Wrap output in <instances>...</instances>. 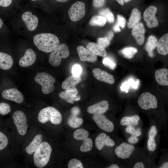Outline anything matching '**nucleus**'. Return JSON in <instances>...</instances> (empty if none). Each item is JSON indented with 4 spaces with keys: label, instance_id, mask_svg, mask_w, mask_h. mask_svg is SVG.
Here are the masks:
<instances>
[{
    "label": "nucleus",
    "instance_id": "obj_56",
    "mask_svg": "<svg viewBox=\"0 0 168 168\" xmlns=\"http://www.w3.org/2000/svg\"><path fill=\"white\" fill-rule=\"evenodd\" d=\"M120 5H124V0H115Z\"/></svg>",
    "mask_w": 168,
    "mask_h": 168
},
{
    "label": "nucleus",
    "instance_id": "obj_59",
    "mask_svg": "<svg viewBox=\"0 0 168 168\" xmlns=\"http://www.w3.org/2000/svg\"><path fill=\"white\" fill-rule=\"evenodd\" d=\"M131 0H124V2L125 3L128 2Z\"/></svg>",
    "mask_w": 168,
    "mask_h": 168
},
{
    "label": "nucleus",
    "instance_id": "obj_41",
    "mask_svg": "<svg viewBox=\"0 0 168 168\" xmlns=\"http://www.w3.org/2000/svg\"><path fill=\"white\" fill-rule=\"evenodd\" d=\"M8 140L6 136L1 132H0V150H2L7 146Z\"/></svg>",
    "mask_w": 168,
    "mask_h": 168
},
{
    "label": "nucleus",
    "instance_id": "obj_54",
    "mask_svg": "<svg viewBox=\"0 0 168 168\" xmlns=\"http://www.w3.org/2000/svg\"><path fill=\"white\" fill-rule=\"evenodd\" d=\"M160 168H168V162L164 163Z\"/></svg>",
    "mask_w": 168,
    "mask_h": 168
},
{
    "label": "nucleus",
    "instance_id": "obj_31",
    "mask_svg": "<svg viewBox=\"0 0 168 168\" xmlns=\"http://www.w3.org/2000/svg\"><path fill=\"white\" fill-rule=\"evenodd\" d=\"M107 21L106 18L101 16H95L91 19L89 24L92 26H104Z\"/></svg>",
    "mask_w": 168,
    "mask_h": 168
},
{
    "label": "nucleus",
    "instance_id": "obj_37",
    "mask_svg": "<svg viewBox=\"0 0 168 168\" xmlns=\"http://www.w3.org/2000/svg\"><path fill=\"white\" fill-rule=\"evenodd\" d=\"M102 63L104 66L111 70H114L116 66V63L114 59L109 57L104 58Z\"/></svg>",
    "mask_w": 168,
    "mask_h": 168
},
{
    "label": "nucleus",
    "instance_id": "obj_5",
    "mask_svg": "<svg viewBox=\"0 0 168 168\" xmlns=\"http://www.w3.org/2000/svg\"><path fill=\"white\" fill-rule=\"evenodd\" d=\"M70 54L67 46L64 44L59 45L50 53L49 61L52 66L56 67L60 63L62 58H66Z\"/></svg>",
    "mask_w": 168,
    "mask_h": 168
},
{
    "label": "nucleus",
    "instance_id": "obj_13",
    "mask_svg": "<svg viewBox=\"0 0 168 168\" xmlns=\"http://www.w3.org/2000/svg\"><path fill=\"white\" fill-rule=\"evenodd\" d=\"M22 19L27 29L30 31L35 30L38 24L37 17L29 11L24 12L22 15Z\"/></svg>",
    "mask_w": 168,
    "mask_h": 168
},
{
    "label": "nucleus",
    "instance_id": "obj_30",
    "mask_svg": "<svg viewBox=\"0 0 168 168\" xmlns=\"http://www.w3.org/2000/svg\"><path fill=\"white\" fill-rule=\"evenodd\" d=\"M139 81H135L133 79H129L122 83L120 87L121 90L126 93L128 92L130 88L132 87L133 89H136L138 87Z\"/></svg>",
    "mask_w": 168,
    "mask_h": 168
},
{
    "label": "nucleus",
    "instance_id": "obj_14",
    "mask_svg": "<svg viewBox=\"0 0 168 168\" xmlns=\"http://www.w3.org/2000/svg\"><path fill=\"white\" fill-rule=\"evenodd\" d=\"M36 54L33 50L28 48L25 51L24 55L20 59L19 65L22 67H27L32 65L35 62Z\"/></svg>",
    "mask_w": 168,
    "mask_h": 168
},
{
    "label": "nucleus",
    "instance_id": "obj_20",
    "mask_svg": "<svg viewBox=\"0 0 168 168\" xmlns=\"http://www.w3.org/2000/svg\"><path fill=\"white\" fill-rule=\"evenodd\" d=\"M145 29L143 24L139 23L133 28L132 33L137 44L139 45L142 44L144 41Z\"/></svg>",
    "mask_w": 168,
    "mask_h": 168
},
{
    "label": "nucleus",
    "instance_id": "obj_21",
    "mask_svg": "<svg viewBox=\"0 0 168 168\" xmlns=\"http://www.w3.org/2000/svg\"><path fill=\"white\" fill-rule=\"evenodd\" d=\"M155 78L160 85L168 87V69L162 68L156 70L155 73Z\"/></svg>",
    "mask_w": 168,
    "mask_h": 168
},
{
    "label": "nucleus",
    "instance_id": "obj_6",
    "mask_svg": "<svg viewBox=\"0 0 168 168\" xmlns=\"http://www.w3.org/2000/svg\"><path fill=\"white\" fill-rule=\"evenodd\" d=\"M138 103L139 106L144 110L156 109L158 106V101L156 96L148 92L141 94L138 100Z\"/></svg>",
    "mask_w": 168,
    "mask_h": 168
},
{
    "label": "nucleus",
    "instance_id": "obj_7",
    "mask_svg": "<svg viewBox=\"0 0 168 168\" xmlns=\"http://www.w3.org/2000/svg\"><path fill=\"white\" fill-rule=\"evenodd\" d=\"M12 118L18 133L22 136L25 135L28 126L26 117L24 113L21 111H16L13 113Z\"/></svg>",
    "mask_w": 168,
    "mask_h": 168
},
{
    "label": "nucleus",
    "instance_id": "obj_44",
    "mask_svg": "<svg viewBox=\"0 0 168 168\" xmlns=\"http://www.w3.org/2000/svg\"><path fill=\"white\" fill-rule=\"evenodd\" d=\"M98 44L103 47H107L110 44V40L107 37L100 38L97 40Z\"/></svg>",
    "mask_w": 168,
    "mask_h": 168
},
{
    "label": "nucleus",
    "instance_id": "obj_11",
    "mask_svg": "<svg viewBox=\"0 0 168 168\" xmlns=\"http://www.w3.org/2000/svg\"><path fill=\"white\" fill-rule=\"evenodd\" d=\"M2 96L5 99L14 101L17 103H21L24 100L22 94L18 89L11 88L4 90Z\"/></svg>",
    "mask_w": 168,
    "mask_h": 168
},
{
    "label": "nucleus",
    "instance_id": "obj_28",
    "mask_svg": "<svg viewBox=\"0 0 168 168\" xmlns=\"http://www.w3.org/2000/svg\"><path fill=\"white\" fill-rule=\"evenodd\" d=\"M78 92L72 90H67L61 91L59 94V97L61 99L71 104L74 103V100L78 98L77 95Z\"/></svg>",
    "mask_w": 168,
    "mask_h": 168
},
{
    "label": "nucleus",
    "instance_id": "obj_43",
    "mask_svg": "<svg viewBox=\"0 0 168 168\" xmlns=\"http://www.w3.org/2000/svg\"><path fill=\"white\" fill-rule=\"evenodd\" d=\"M156 144L154 138L149 137L147 141V147L148 150L151 152L154 151L156 148Z\"/></svg>",
    "mask_w": 168,
    "mask_h": 168
},
{
    "label": "nucleus",
    "instance_id": "obj_15",
    "mask_svg": "<svg viewBox=\"0 0 168 168\" xmlns=\"http://www.w3.org/2000/svg\"><path fill=\"white\" fill-rule=\"evenodd\" d=\"M95 146L97 149L100 150L104 145L113 147L115 144L114 141L110 137L105 133L99 134L95 140Z\"/></svg>",
    "mask_w": 168,
    "mask_h": 168
},
{
    "label": "nucleus",
    "instance_id": "obj_12",
    "mask_svg": "<svg viewBox=\"0 0 168 168\" xmlns=\"http://www.w3.org/2000/svg\"><path fill=\"white\" fill-rule=\"evenodd\" d=\"M134 149L133 146L124 142L116 148L114 152L118 158L125 159L130 156Z\"/></svg>",
    "mask_w": 168,
    "mask_h": 168
},
{
    "label": "nucleus",
    "instance_id": "obj_57",
    "mask_svg": "<svg viewBox=\"0 0 168 168\" xmlns=\"http://www.w3.org/2000/svg\"><path fill=\"white\" fill-rule=\"evenodd\" d=\"M57 1V2H64L67 1L68 0H55Z\"/></svg>",
    "mask_w": 168,
    "mask_h": 168
},
{
    "label": "nucleus",
    "instance_id": "obj_60",
    "mask_svg": "<svg viewBox=\"0 0 168 168\" xmlns=\"http://www.w3.org/2000/svg\"><path fill=\"white\" fill-rule=\"evenodd\" d=\"M31 0L33 1H35L36 0Z\"/></svg>",
    "mask_w": 168,
    "mask_h": 168
},
{
    "label": "nucleus",
    "instance_id": "obj_27",
    "mask_svg": "<svg viewBox=\"0 0 168 168\" xmlns=\"http://www.w3.org/2000/svg\"><path fill=\"white\" fill-rule=\"evenodd\" d=\"M158 42L157 39L155 36L151 35L149 37L145 44V49L149 57L154 56L153 50L157 48Z\"/></svg>",
    "mask_w": 168,
    "mask_h": 168
},
{
    "label": "nucleus",
    "instance_id": "obj_48",
    "mask_svg": "<svg viewBox=\"0 0 168 168\" xmlns=\"http://www.w3.org/2000/svg\"><path fill=\"white\" fill-rule=\"evenodd\" d=\"M12 0H0V6L3 7L9 6Z\"/></svg>",
    "mask_w": 168,
    "mask_h": 168
},
{
    "label": "nucleus",
    "instance_id": "obj_18",
    "mask_svg": "<svg viewBox=\"0 0 168 168\" xmlns=\"http://www.w3.org/2000/svg\"><path fill=\"white\" fill-rule=\"evenodd\" d=\"M107 100H103L89 106L87 111L91 114H103L109 109Z\"/></svg>",
    "mask_w": 168,
    "mask_h": 168
},
{
    "label": "nucleus",
    "instance_id": "obj_34",
    "mask_svg": "<svg viewBox=\"0 0 168 168\" xmlns=\"http://www.w3.org/2000/svg\"><path fill=\"white\" fill-rule=\"evenodd\" d=\"M89 136V133L86 130L83 128H79L76 130L74 133V138L78 140H84Z\"/></svg>",
    "mask_w": 168,
    "mask_h": 168
},
{
    "label": "nucleus",
    "instance_id": "obj_32",
    "mask_svg": "<svg viewBox=\"0 0 168 168\" xmlns=\"http://www.w3.org/2000/svg\"><path fill=\"white\" fill-rule=\"evenodd\" d=\"M137 52L136 48L131 47H125L121 51L124 57L129 59L133 58Z\"/></svg>",
    "mask_w": 168,
    "mask_h": 168
},
{
    "label": "nucleus",
    "instance_id": "obj_8",
    "mask_svg": "<svg viewBox=\"0 0 168 168\" xmlns=\"http://www.w3.org/2000/svg\"><path fill=\"white\" fill-rule=\"evenodd\" d=\"M86 13L85 6L82 2L78 1L74 3L68 11L70 20L73 21H78L82 18Z\"/></svg>",
    "mask_w": 168,
    "mask_h": 168
},
{
    "label": "nucleus",
    "instance_id": "obj_51",
    "mask_svg": "<svg viewBox=\"0 0 168 168\" xmlns=\"http://www.w3.org/2000/svg\"><path fill=\"white\" fill-rule=\"evenodd\" d=\"M144 167V164L141 162H137L133 166L134 168H143Z\"/></svg>",
    "mask_w": 168,
    "mask_h": 168
},
{
    "label": "nucleus",
    "instance_id": "obj_52",
    "mask_svg": "<svg viewBox=\"0 0 168 168\" xmlns=\"http://www.w3.org/2000/svg\"><path fill=\"white\" fill-rule=\"evenodd\" d=\"M113 30L115 32H120L121 30L119 27L116 24H115L114 26Z\"/></svg>",
    "mask_w": 168,
    "mask_h": 168
},
{
    "label": "nucleus",
    "instance_id": "obj_24",
    "mask_svg": "<svg viewBox=\"0 0 168 168\" xmlns=\"http://www.w3.org/2000/svg\"><path fill=\"white\" fill-rule=\"evenodd\" d=\"M141 18V13L137 8H133L132 10L131 15L127 24L128 28L133 29L138 24Z\"/></svg>",
    "mask_w": 168,
    "mask_h": 168
},
{
    "label": "nucleus",
    "instance_id": "obj_25",
    "mask_svg": "<svg viewBox=\"0 0 168 168\" xmlns=\"http://www.w3.org/2000/svg\"><path fill=\"white\" fill-rule=\"evenodd\" d=\"M87 49L95 55L105 57L107 52L104 48L99 44L94 43H89L86 46Z\"/></svg>",
    "mask_w": 168,
    "mask_h": 168
},
{
    "label": "nucleus",
    "instance_id": "obj_1",
    "mask_svg": "<svg viewBox=\"0 0 168 168\" xmlns=\"http://www.w3.org/2000/svg\"><path fill=\"white\" fill-rule=\"evenodd\" d=\"M33 40L34 44L39 50L47 53L52 52L59 44L58 37L50 33L37 34L34 36Z\"/></svg>",
    "mask_w": 168,
    "mask_h": 168
},
{
    "label": "nucleus",
    "instance_id": "obj_19",
    "mask_svg": "<svg viewBox=\"0 0 168 168\" xmlns=\"http://www.w3.org/2000/svg\"><path fill=\"white\" fill-rule=\"evenodd\" d=\"M157 49L161 56H168V32L163 35L158 40Z\"/></svg>",
    "mask_w": 168,
    "mask_h": 168
},
{
    "label": "nucleus",
    "instance_id": "obj_2",
    "mask_svg": "<svg viewBox=\"0 0 168 168\" xmlns=\"http://www.w3.org/2000/svg\"><path fill=\"white\" fill-rule=\"evenodd\" d=\"M52 150V148L48 142H42L33 155L34 162L35 166L39 168L44 167L49 160Z\"/></svg>",
    "mask_w": 168,
    "mask_h": 168
},
{
    "label": "nucleus",
    "instance_id": "obj_47",
    "mask_svg": "<svg viewBox=\"0 0 168 168\" xmlns=\"http://www.w3.org/2000/svg\"><path fill=\"white\" fill-rule=\"evenodd\" d=\"M157 133V131L156 127L155 126H152L149 131V137H152L155 138Z\"/></svg>",
    "mask_w": 168,
    "mask_h": 168
},
{
    "label": "nucleus",
    "instance_id": "obj_23",
    "mask_svg": "<svg viewBox=\"0 0 168 168\" xmlns=\"http://www.w3.org/2000/svg\"><path fill=\"white\" fill-rule=\"evenodd\" d=\"M13 60L12 57L5 53H0V68L7 70L10 69L13 64Z\"/></svg>",
    "mask_w": 168,
    "mask_h": 168
},
{
    "label": "nucleus",
    "instance_id": "obj_42",
    "mask_svg": "<svg viewBox=\"0 0 168 168\" xmlns=\"http://www.w3.org/2000/svg\"><path fill=\"white\" fill-rule=\"evenodd\" d=\"M82 71L81 66L78 64L73 65L72 68L71 72L72 75L75 76H80Z\"/></svg>",
    "mask_w": 168,
    "mask_h": 168
},
{
    "label": "nucleus",
    "instance_id": "obj_55",
    "mask_svg": "<svg viewBox=\"0 0 168 168\" xmlns=\"http://www.w3.org/2000/svg\"><path fill=\"white\" fill-rule=\"evenodd\" d=\"M119 166L116 164H112L110 165L109 167H108V168H119Z\"/></svg>",
    "mask_w": 168,
    "mask_h": 168
},
{
    "label": "nucleus",
    "instance_id": "obj_50",
    "mask_svg": "<svg viewBox=\"0 0 168 168\" xmlns=\"http://www.w3.org/2000/svg\"><path fill=\"white\" fill-rule=\"evenodd\" d=\"M79 109L76 107H73L71 110V112L72 115L76 116L79 112Z\"/></svg>",
    "mask_w": 168,
    "mask_h": 168
},
{
    "label": "nucleus",
    "instance_id": "obj_46",
    "mask_svg": "<svg viewBox=\"0 0 168 168\" xmlns=\"http://www.w3.org/2000/svg\"><path fill=\"white\" fill-rule=\"evenodd\" d=\"M105 2V0H93V6L96 7H100L103 6Z\"/></svg>",
    "mask_w": 168,
    "mask_h": 168
},
{
    "label": "nucleus",
    "instance_id": "obj_22",
    "mask_svg": "<svg viewBox=\"0 0 168 168\" xmlns=\"http://www.w3.org/2000/svg\"><path fill=\"white\" fill-rule=\"evenodd\" d=\"M81 80V78L80 76L76 77L73 75L69 76L63 82L62 84V87L65 90L77 91L76 86Z\"/></svg>",
    "mask_w": 168,
    "mask_h": 168
},
{
    "label": "nucleus",
    "instance_id": "obj_33",
    "mask_svg": "<svg viewBox=\"0 0 168 168\" xmlns=\"http://www.w3.org/2000/svg\"><path fill=\"white\" fill-rule=\"evenodd\" d=\"M82 119L72 115L68 120V124L72 128H77L79 127L83 123Z\"/></svg>",
    "mask_w": 168,
    "mask_h": 168
},
{
    "label": "nucleus",
    "instance_id": "obj_16",
    "mask_svg": "<svg viewBox=\"0 0 168 168\" xmlns=\"http://www.w3.org/2000/svg\"><path fill=\"white\" fill-rule=\"evenodd\" d=\"M92 73L94 76L98 80L111 84L114 82V79L112 75L99 68H94Z\"/></svg>",
    "mask_w": 168,
    "mask_h": 168
},
{
    "label": "nucleus",
    "instance_id": "obj_29",
    "mask_svg": "<svg viewBox=\"0 0 168 168\" xmlns=\"http://www.w3.org/2000/svg\"><path fill=\"white\" fill-rule=\"evenodd\" d=\"M139 119V116L137 115L131 116H126L121 119L120 124L122 126H135L138 124Z\"/></svg>",
    "mask_w": 168,
    "mask_h": 168
},
{
    "label": "nucleus",
    "instance_id": "obj_38",
    "mask_svg": "<svg viewBox=\"0 0 168 168\" xmlns=\"http://www.w3.org/2000/svg\"><path fill=\"white\" fill-rule=\"evenodd\" d=\"M68 168H83L82 162L77 159H72L70 160L68 165Z\"/></svg>",
    "mask_w": 168,
    "mask_h": 168
},
{
    "label": "nucleus",
    "instance_id": "obj_58",
    "mask_svg": "<svg viewBox=\"0 0 168 168\" xmlns=\"http://www.w3.org/2000/svg\"><path fill=\"white\" fill-rule=\"evenodd\" d=\"M3 22L1 18L0 19V28H1L2 26Z\"/></svg>",
    "mask_w": 168,
    "mask_h": 168
},
{
    "label": "nucleus",
    "instance_id": "obj_40",
    "mask_svg": "<svg viewBox=\"0 0 168 168\" xmlns=\"http://www.w3.org/2000/svg\"><path fill=\"white\" fill-rule=\"evenodd\" d=\"M11 111L10 105L7 103L1 102L0 103V113L2 115L7 114Z\"/></svg>",
    "mask_w": 168,
    "mask_h": 168
},
{
    "label": "nucleus",
    "instance_id": "obj_17",
    "mask_svg": "<svg viewBox=\"0 0 168 168\" xmlns=\"http://www.w3.org/2000/svg\"><path fill=\"white\" fill-rule=\"evenodd\" d=\"M77 50L79 58L82 61L94 63L97 60L95 55L82 46H78Z\"/></svg>",
    "mask_w": 168,
    "mask_h": 168
},
{
    "label": "nucleus",
    "instance_id": "obj_53",
    "mask_svg": "<svg viewBox=\"0 0 168 168\" xmlns=\"http://www.w3.org/2000/svg\"><path fill=\"white\" fill-rule=\"evenodd\" d=\"M113 35L114 34L113 32L112 31H110L107 37L110 41L112 39Z\"/></svg>",
    "mask_w": 168,
    "mask_h": 168
},
{
    "label": "nucleus",
    "instance_id": "obj_39",
    "mask_svg": "<svg viewBox=\"0 0 168 168\" xmlns=\"http://www.w3.org/2000/svg\"><path fill=\"white\" fill-rule=\"evenodd\" d=\"M126 132L131 134L132 136L138 137L141 134V129L139 128L135 129L132 126L128 125L126 128Z\"/></svg>",
    "mask_w": 168,
    "mask_h": 168
},
{
    "label": "nucleus",
    "instance_id": "obj_45",
    "mask_svg": "<svg viewBox=\"0 0 168 168\" xmlns=\"http://www.w3.org/2000/svg\"><path fill=\"white\" fill-rule=\"evenodd\" d=\"M117 25L119 27H121L122 28H124L126 24V20L122 16L120 15H117Z\"/></svg>",
    "mask_w": 168,
    "mask_h": 168
},
{
    "label": "nucleus",
    "instance_id": "obj_10",
    "mask_svg": "<svg viewBox=\"0 0 168 168\" xmlns=\"http://www.w3.org/2000/svg\"><path fill=\"white\" fill-rule=\"evenodd\" d=\"M92 118L102 130L108 132H111L113 130L114 126L113 123L102 114H94Z\"/></svg>",
    "mask_w": 168,
    "mask_h": 168
},
{
    "label": "nucleus",
    "instance_id": "obj_26",
    "mask_svg": "<svg viewBox=\"0 0 168 168\" xmlns=\"http://www.w3.org/2000/svg\"><path fill=\"white\" fill-rule=\"evenodd\" d=\"M42 136L41 134L36 135L32 141L25 149L26 152L29 155L32 154L37 149L41 143Z\"/></svg>",
    "mask_w": 168,
    "mask_h": 168
},
{
    "label": "nucleus",
    "instance_id": "obj_36",
    "mask_svg": "<svg viewBox=\"0 0 168 168\" xmlns=\"http://www.w3.org/2000/svg\"><path fill=\"white\" fill-rule=\"evenodd\" d=\"M99 14L101 16L105 17L109 22L112 23L114 22V15L109 9L106 8L101 10L99 12Z\"/></svg>",
    "mask_w": 168,
    "mask_h": 168
},
{
    "label": "nucleus",
    "instance_id": "obj_35",
    "mask_svg": "<svg viewBox=\"0 0 168 168\" xmlns=\"http://www.w3.org/2000/svg\"><path fill=\"white\" fill-rule=\"evenodd\" d=\"M93 141L90 138H87L83 140V143L80 147V150L82 152L90 151L92 149L93 146Z\"/></svg>",
    "mask_w": 168,
    "mask_h": 168
},
{
    "label": "nucleus",
    "instance_id": "obj_49",
    "mask_svg": "<svg viewBox=\"0 0 168 168\" xmlns=\"http://www.w3.org/2000/svg\"><path fill=\"white\" fill-rule=\"evenodd\" d=\"M128 141L130 143L134 144L137 143L138 141V139L137 137L132 136L128 139Z\"/></svg>",
    "mask_w": 168,
    "mask_h": 168
},
{
    "label": "nucleus",
    "instance_id": "obj_4",
    "mask_svg": "<svg viewBox=\"0 0 168 168\" xmlns=\"http://www.w3.org/2000/svg\"><path fill=\"white\" fill-rule=\"evenodd\" d=\"M34 79L36 82L41 85L43 94H48L54 91V84L55 79L51 75L46 72H38Z\"/></svg>",
    "mask_w": 168,
    "mask_h": 168
},
{
    "label": "nucleus",
    "instance_id": "obj_9",
    "mask_svg": "<svg viewBox=\"0 0 168 168\" xmlns=\"http://www.w3.org/2000/svg\"><path fill=\"white\" fill-rule=\"evenodd\" d=\"M157 11L156 7L151 5L148 7L144 11L143 19L149 28L156 27L158 26V21L156 16Z\"/></svg>",
    "mask_w": 168,
    "mask_h": 168
},
{
    "label": "nucleus",
    "instance_id": "obj_3",
    "mask_svg": "<svg viewBox=\"0 0 168 168\" xmlns=\"http://www.w3.org/2000/svg\"><path fill=\"white\" fill-rule=\"evenodd\" d=\"M38 121L44 123L50 121L52 124H60L62 120L61 113L57 109L52 106H48L41 110L37 116Z\"/></svg>",
    "mask_w": 168,
    "mask_h": 168
}]
</instances>
